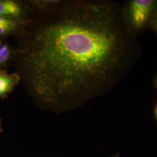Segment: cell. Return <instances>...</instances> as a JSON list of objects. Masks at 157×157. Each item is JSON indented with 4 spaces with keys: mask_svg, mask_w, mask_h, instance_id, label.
Segmentation results:
<instances>
[{
    "mask_svg": "<svg viewBox=\"0 0 157 157\" xmlns=\"http://www.w3.org/2000/svg\"><path fill=\"white\" fill-rule=\"evenodd\" d=\"M124 8L102 0L62 1L32 11L15 36L13 64L40 108L63 112L110 91L139 56Z\"/></svg>",
    "mask_w": 157,
    "mask_h": 157,
    "instance_id": "cell-1",
    "label": "cell"
},
{
    "mask_svg": "<svg viewBox=\"0 0 157 157\" xmlns=\"http://www.w3.org/2000/svg\"><path fill=\"white\" fill-rule=\"evenodd\" d=\"M157 10V0H132L124 13L129 26L134 31L144 28Z\"/></svg>",
    "mask_w": 157,
    "mask_h": 157,
    "instance_id": "cell-2",
    "label": "cell"
},
{
    "mask_svg": "<svg viewBox=\"0 0 157 157\" xmlns=\"http://www.w3.org/2000/svg\"><path fill=\"white\" fill-rule=\"evenodd\" d=\"M32 12L26 1L0 0V17H28Z\"/></svg>",
    "mask_w": 157,
    "mask_h": 157,
    "instance_id": "cell-3",
    "label": "cell"
},
{
    "mask_svg": "<svg viewBox=\"0 0 157 157\" xmlns=\"http://www.w3.org/2000/svg\"><path fill=\"white\" fill-rule=\"evenodd\" d=\"M28 21L29 17L24 18L0 17V39H6L11 36H16L22 30Z\"/></svg>",
    "mask_w": 157,
    "mask_h": 157,
    "instance_id": "cell-4",
    "label": "cell"
},
{
    "mask_svg": "<svg viewBox=\"0 0 157 157\" xmlns=\"http://www.w3.org/2000/svg\"><path fill=\"white\" fill-rule=\"evenodd\" d=\"M21 82L19 75L15 72L9 73L7 69H0V99L4 100Z\"/></svg>",
    "mask_w": 157,
    "mask_h": 157,
    "instance_id": "cell-5",
    "label": "cell"
},
{
    "mask_svg": "<svg viewBox=\"0 0 157 157\" xmlns=\"http://www.w3.org/2000/svg\"><path fill=\"white\" fill-rule=\"evenodd\" d=\"M6 40L0 39V69H4L13 63L15 55V47Z\"/></svg>",
    "mask_w": 157,
    "mask_h": 157,
    "instance_id": "cell-6",
    "label": "cell"
},
{
    "mask_svg": "<svg viewBox=\"0 0 157 157\" xmlns=\"http://www.w3.org/2000/svg\"><path fill=\"white\" fill-rule=\"evenodd\" d=\"M61 0H26L32 11H44L52 9L58 5Z\"/></svg>",
    "mask_w": 157,
    "mask_h": 157,
    "instance_id": "cell-7",
    "label": "cell"
},
{
    "mask_svg": "<svg viewBox=\"0 0 157 157\" xmlns=\"http://www.w3.org/2000/svg\"><path fill=\"white\" fill-rule=\"evenodd\" d=\"M149 23H150L152 28L153 29V30L157 34V10L152 15Z\"/></svg>",
    "mask_w": 157,
    "mask_h": 157,
    "instance_id": "cell-8",
    "label": "cell"
},
{
    "mask_svg": "<svg viewBox=\"0 0 157 157\" xmlns=\"http://www.w3.org/2000/svg\"><path fill=\"white\" fill-rule=\"evenodd\" d=\"M2 131H3V130L2 128V119H1V118H0V133L1 132H2Z\"/></svg>",
    "mask_w": 157,
    "mask_h": 157,
    "instance_id": "cell-9",
    "label": "cell"
},
{
    "mask_svg": "<svg viewBox=\"0 0 157 157\" xmlns=\"http://www.w3.org/2000/svg\"><path fill=\"white\" fill-rule=\"evenodd\" d=\"M154 114H155V118H156L157 121V105L155 108V109H154Z\"/></svg>",
    "mask_w": 157,
    "mask_h": 157,
    "instance_id": "cell-10",
    "label": "cell"
},
{
    "mask_svg": "<svg viewBox=\"0 0 157 157\" xmlns=\"http://www.w3.org/2000/svg\"><path fill=\"white\" fill-rule=\"evenodd\" d=\"M154 83H155V86H157V76H156V78H155V80H154Z\"/></svg>",
    "mask_w": 157,
    "mask_h": 157,
    "instance_id": "cell-11",
    "label": "cell"
},
{
    "mask_svg": "<svg viewBox=\"0 0 157 157\" xmlns=\"http://www.w3.org/2000/svg\"><path fill=\"white\" fill-rule=\"evenodd\" d=\"M156 87H157V86H156Z\"/></svg>",
    "mask_w": 157,
    "mask_h": 157,
    "instance_id": "cell-12",
    "label": "cell"
}]
</instances>
